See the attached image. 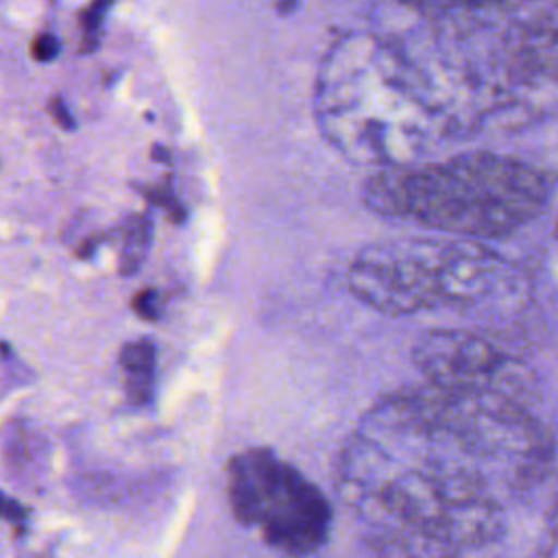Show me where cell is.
I'll list each match as a JSON object with an SVG mask.
<instances>
[{"mask_svg": "<svg viewBox=\"0 0 558 558\" xmlns=\"http://www.w3.org/2000/svg\"><path fill=\"white\" fill-rule=\"evenodd\" d=\"M9 501H11V499H7V497L0 493V517H4V512H7V508H9Z\"/></svg>", "mask_w": 558, "mask_h": 558, "instance_id": "cell-14", "label": "cell"}, {"mask_svg": "<svg viewBox=\"0 0 558 558\" xmlns=\"http://www.w3.org/2000/svg\"><path fill=\"white\" fill-rule=\"evenodd\" d=\"M414 362L442 390L499 395L521 405L536 399L538 384L527 364L464 329L425 333L414 347Z\"/></svg>", "mask_w": 558, "mask_h": 558, "instance_id": "cell-5", "label": "cell"}, {"mask_svg": "<svg viewBox=\"0 0 558 558\" xmlns=\"http://www.w3.org/2000/svg\"><path fill=\"white\" fill-rule=\"evenodd\" d=\"M229 501L244 525H259L266 541L307 554L327 541L331 510L323 493L268 449H248L229 462Z\"/></svg>", "mask_w": 558, "mask_h": 558, "instance_id": "cell-3", "label": "cell"}, {"mask_svg": "<svg viewBox=\"0 0 558 558\" xmlns=\"http://www.w3.org/2000/svg\"><path fill=\"white\" fill-rule=\"evenodd\" d=\"M445 240H388L364 246L347 272L349 290L373 310L408 316L432 310L440 299Z\"/></svg>", "mask_w": 558, "mask_h": 558, "instance_id": "cell-4", "label": "cell"}, {"mask_svg": "<svg viewBox=\"0 0 558 558\" xmlns=\"http://www.w3.org/2000/svg\"><path fill=\"white\" fill-rule=\"evenodd\" d=\"M111 0H94L83 13H81V26H83V48H92L96 46V35H98V28L102 24V17L109 9Z\"/></svg>", "mask_w": 558, "mask_h": 558, "instance_id": "cell-9", "label": "cell"}, {"mask_svg": "<svg viewBox=\"0 0 558 558\" xmlns=\"http://www.w3.org/2000/svg\"><path fill=\"white\" fill-rule=\"evenodd\" d=\"M31 50H33V57L37 61H50V59H54L59 54V41H57L54 35L41 33V35H37L33 39V48Z\"/></svg>", "mask_w": 558, "mask_h": 558, "instance_id": "cell-11", "label": "cell"}, {"mask_svg": "<svg viewBox=\"0 0 558 558\" xmlns=\"http://www.w3.org/2000/svg\"><path fill=\"white\" fill-rule=\"evenodd\" d=\"M150 242V222L146 216L135 214L126 220L122 229V251H120V272L124 277L135 275L148 253Z\"/></svg>", "mask_w": 558, "mask_h": 558, "instance_id": "cell-8", "label": "cell"}, {"mask_svg": "<svg viewBox=\"0 0 558 558\" xmlns=\"http://www.w3.org/2000/svg\"><path fill=\"white\" fill-rule=\"evenodd\" d=\"M512 48L527 70L558 81V4L523 22L512 33Z\"/></svg>", "mask_w": 558, "mask_h": 558, "instance_id": "cell-6", "label": "cell"}, {"mask_svg": "<svg viewBox=\"0 0 558 558\" xmlns=\"http://www.w3.org/2000/svg\"><path fill=\"white\" fill-rule=\"evenodd\" d=\"M314 111L325 140L357 163H405L442 126L418 72L368 35L347 37L329 50L316 81Z\"/></svg>", "mask_w": 558, "mask_h": 558, "instance_id": "cell-1", "label": "cell"}, {"mask_svg": "<svg viewBox=\"0 0 558 558\" xmlns=\"http://www.w3.org/2000/svg\"><path fill=\"white\" fill-rule=\"evenodd\" d=\"M155 344L146 338L126 342L120 349V366L129 377V395L135 401H146L150 397V379L155 371Z\"/></svg>", "mask_w": 558, "mask_h": 558, "instance_id": "cell-7", "label": "cell"}, {"mask_svg": "<svg viewBox=\"0 0 558 558\" xmlns=\"http://www.w3.org/2000/svg\"><path fill=\"white\" fill-rule=\"evenodd\" d=\"M549 172L493 153L436 163L384 166L364 185V205L462 238H501L534 220L549 203Z\"/></svg>", "mask_w": 558, "mask_h": 558, "instance_id": "cell-2", "label": "cell"}, {"mask_svg": "<svg viewBox=\"0 0 558 558\" xmlns=\"http://www.w3.org/2000/svg\"><path fill=\"white\" fill-rule=\"evenodd\" d=\"M416 2H429L436 7H486L495 2H506V0H416Z\"/></svg>", "mask_w": 558, "mask_h": 558, "instance_id": "cell-13", "label": "cell"}, {"mask_svg": "<svg viewBox=\"0 0 558 558\" xmlns=\"http://www.w3.org/2000/svg\"><path fill=\"white\" fill-rule=\"evenodd\" d=\"M48 111H50V116L54 118V122H57L59 126H63V129H74V120H72L70 111H68V107L63 105V100L52 98L50 105H48Z\"/></svg>", "mask_w": 558, "mask_h": 558, "instance_id": "cell-12", "label": "cell"}, {"mask_svg": "<svg viewBox=\"0 0 558 558\" xmlns=\"http://www.w3.org/2000/svg\"><path fill=\"white\" fill-rule=\"evenodd\" d=\"M159 307H161V305H159V296H157L155 290H142V292H137L135 299H133V310H135V314L142 316V318H146V320H157V318L161 316Z\"/></svg>", "mask_w": 558, "mask_h": 558, "instance_id": "cell-10", "label": "cell"}]
</instances>
